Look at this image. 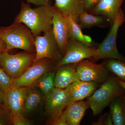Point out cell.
Returning a JSON list of instances; mask_svg holds the SVG:
<instances>
[{"label":"cell","instance_id":"1","mask_svg":"<svg viewBox=\"0 0 125 125\" xmlns=\"http://www.w3.org/2000/svg\"><path fill=\"white\" fill-rule=\"evenodd\" d=\"M54 13V7L50 5L32 8L22 2L20 12L14 22L25 25L35 37L52 28Z\"/></svg>","mask_w":125,"mask_h":125},{"label":"cell","instance_id":"2","mask_svg":"<svg viewBox=\"0 0 125 125\" xmlns=\"http://www.w3.org/2000/svg\"><path fill=\"white\" fill-rule=\"evenodd\" d=\"M0 38L4 42L7 51L15 48L30 53L36 51L34 37L30 30L22 23L14 22L8 27H0Z\"/></svg>","mask_w":125,"mask_h":125},{"label":"cell","instance_id":"3","mask_svg":"<svg viewBox=\"0 0 125 125\" xmlns=\"http://www.w3.org/2000/svg\"><path fill=\"white\" fill-rule=\"evenodd\" d=\"M117 79L108 77L100 88L89 97L87 102L94 115L100 114L114 99L125 93V90L117 82Z\"/></svg>","mask_w":125,"mask_h":125},{"label":"cell","instance_id":"4","mask_svg":"<svg viewBox=\"0 0 125 125\" xmlns=\"http://www.w3.org/2000/svg\"><path fill=\"white\" fill-rule=\"evenodd\" d=\"M125 21L123 10L121 9L118 16L114 21L107 36L96 49L95 55L92 57L94 61L102 59H116L125 61V57L121 55L116 46V40L118 29Z\"/></svg>","mask_w":125,"mask_h":125},{"label":"cell","instance_id":"5","mask_svg":"<svg viewBox=\"0 0 125 125\" xmlns=\"http://www.w3.org/2000/svg\"><path fill=\"white\" fill-rule=\"evenodd\" d=\"M36 54L33 53L9 54L5 50L0 52V67L13 79L21 76L33 63Z\"/></svg>","mask_w":125,"mask_h":125},{"label":"cell","instance_id":"6","mask_svg":"<svg viewBox=\"0 0 125 125\" xmlns=\"http://www.w3.org/2000/svg\"><path fill=\"white\" fill-rule=\"evenodd\" d=\"M34 46L36 53L33 63L43 58L59 61L62 58V54L54 38L52 28L44 33L43 36L34 37Z\"/></svg>","mask_w":125,"mask_h":125},{"label":"cell","instance_id":"7","mask_svg":"<svg viewBox=\"0 0 125 125\" xmlns=\"http://www.w3.org/2000/svg\"><path fill=\"white\" fill-rule=\"evenodd\" d=\"M79 80L85 82L104 83L108 78V70L104 63L96 64L88 59L75 64Z\"/></svg>","mask_w":125,"mask_h":125},{"label":"cell","instance_id":"8","mask_svg":"<svg viewBox=\"0 0 125 125\" xmlns=\"http://www.w3.org/2000/svg\"><path fill=\"white\" fill-rule=\"evenodd\" d=\"M96 48L88 46L75 39L70 38L64 56L58 62V67L69 64H76L95 55Z\"/></svg>","mask_w":125,"mask_h":125},{"label":"cell","instance_id":"9","mask_svg":"<svg viewBox=\"0 0 125 125\" xmlns=\"http://www.w3.org/2000/svg\"><path fill=\"white\" fill-rule=\"evenodd\" d=\"M50 60L43 58L33 62L28 67L22 74L13 79V85L18 87H27L33 84L51 69Z\"/></svg>","mask_w":125,"mask_h":125},{"label":"cell","instance_id":"10","mask_svg":"<svg viewBox=\"0 0 125 125\" xmlns=\"http://www.w3.org/2000/svg\"><path fill=\"white\" fill-rule=\"evenodd\" d=\"M27 87L12 85L3 91L4 104L12 115L23 114L24 112V102L27 92Z\"/></svg>","mask_w":125,"mask_h":125},{"label":"cell","instance_id":"11","mask_svg":"<svg viewBox=\"0 0 125 125\" xmlns=\"http://www.w3.org/2000/svg\"><path fill=\"white\" fill-rule=\"evenodd\" d=\"M54 7L52 33L60 51L64 55L70 38L68 22L66 16Z\"/></svg>","mask_w":125,"mask_h":125},{"label":"cell","instance_id":"12","mask_svg":"<svg viewBox=\"0 0 125 125\" xmlns=\"http://www.w3.org/2000/svg\"><path fill=\"white\" fill-rule=\"evenodd\" d=\"M97 83L78 81L66 88L67 105L81 101L91 96L96 90Z\"/></svg>","mask_w":125,"mask_h":125},{"label":"cell","instance_id":"13","mask_svg":"<svg viewBox=\"0 0 125 125\" xmlns=\"http://www.w3.org/2000/svg\"><path fill=\"white\" fill-rule=\"evenodd\" d=\"M46 98L45 109L51 121L60 117L67 105L65 90L55 87Z\"/></svg>","mask_w":125,"mask_h":125},{"label":"cell","instance_id":"14","mask_svg":"<svg viewBox=\"0 0 125 125\" xmlns=\"http://www.w3.org/2000/svg\"><path fill=\"white\" fill-rule=\"evenodd\" d=\"M124 0H99L90 13L104 16L112 25L118 16Z\"/></svg>","mask_w":125,"mask_h":125},{"label":"cell","instance_id":"15","mask_svg":"<svg viewBox=\"0 0 125 125\" xmlns=\"http://www.w3.org/2000/svg\"><path fill=\"white\" fill-rule=\"evenodd\" d=\"M89 107L87 101H79L67 105L62 116L67 121L68 125H79L85 112Z\"/></svg>","mask_w":125,"mask_h":125},{"label":"cell","instance_id":"16","mask_svg":"<svg viewBox=\"0 0 125 125\" xmlns=\"http://www.w3.org/2000/svg\"><path fill=\"white\" fill-rule=\"evenodd\" d=\"M70 64L63 65L58 67L54 79L55 88H65L74 82L79 81L76 75L75 64L73 65Z\"/></svg>","mask_w":125,"mask_h":125},{"label":"cell","instance_id":"17","mask_svg":"<svg viewBox=\"0 0 125 125\" xmlns=\"http://www.w3.org/2000/svg\"><path fill=\"white\" fill-rule=\"evenodd\" d=\"M54 7L65 16H70L77 23L79 16L84 11L83 0H54Z\"/></svg>","mask_w":125,"mask_h":125},{"label":"cell","instance_id":"18","mask_svg":"<svg viewBox=\"0 0 125 125\" xmlns=\"http://www.w3.org/2000/svg\"><path fill=\"white\" fill-rule=\"evenodd\" d=\"M123 94L115 98L109 105L113 125H125V96Z\"/></svg>","mask_w":125,"mask_h":125},{"label":"cell","instance_id":"19","mask_svg":"<svg viewBox=\"0 0 125 125\" xmlns=\"http://www.w3.org/2000/svg\"><path fill=\"white\" fill-rule=\"evenodd\" d=\"M66 17L68 22L70 38L79 41L88 46L92 47V38L83 34L79 25L71 16Z\"/></svg>","mask_w":125,"mask_h":125},{"label":"cell","instance_id":"20","mask_svg":"<svg viewBox=\"0 0 125 125\" xmlns=\"http://www.w3.org/2000/svg\"><path fill=\"white\" fill-rule=\"evenodd\" d=\"M106 22L107 21L104 16L94 15L84 11L79 16L78 23L82 29H84L94 26L103 27Z\"/></svg>","mask_w":125,"mask_h":125},{"label":"cell","instance_id":"21","mask_svg":"<svg viewBox=\"0 0 125 125\" xmlns=\"http://www.w3.org/2000/svg\"><path fill=\"white\" fill-rule=\"evenodd\" d=\"M55 72H47L40 77L33 84L46 97L52 92L55 88L54 86Z\"/></svg>","mask_w":125,"mask_h":125},{"label":"cell","instance_id":"22","mask_svg":"<svg viewBox=\"0 0 125 125\" xmlns=\"http://www.w3.org/2000/svg\"><path fill=\"white\" fill-rule=\"evenodd\" d=\"M42 97L40 92L36 88L28 89L24 102V112H29L35 109L40 103Z\"/></svg>","mask_w":125,"mask_h":125},{"label":"cell","instance_id":"23","mask_svg":"<svg viewBox=\"0 0 125 125\" xmlns=\"http://www.w3.org/2000/svg\"><path fill=\"white\" fill-rule=\"evenodd\" d=\"M105 64V67L120 80L125 82V61L110 59Z\"/></svg>","mask_w":125,"mask_h":125},{"label":"cell","instance_id":"24","mask_svg":"<svg viewBox=\"0 0 125 125\" xmlns=\"http://www.w3.org/2000/svg\"><path fill=\"white\" fill-rule=\"evenodd\" d=\"M13 79L8 75L0 67V89L4 91L13 85Z\"/></svg>","mask_w":125,"mask_h":125},{"label":"cell","instance_id":"25","mask_svg":"<svg viewBox=\"0 0 125 125\" xmlns=\"http://www.w3.org/2000/svg\"><path fill=\"white\" fill-rule=\"evenodd\" d=\"M12 114L4 104H0V125H8L11 122Z\"/></svg>","mask_w":125,"mask_h":125},{"label":"cell","instance_id":"26","mask_svg":"<svg viewBox=\"0 0 125 125\" xmlns=\"http://www.w3.org/2000/svg\"><path fill=\"white\" fill-rule=\"evenodd\" d=\"M11 123L15 125H29L31 122L25 118L23 114L12 115Z\"/></svg>","mask_w":125,"mask_h":125},{"label":"cell","instance_id":"27","mask_svg":"<svg viewBox=\"0 0 125 125\" xmlns=\"http://www.w3.org/2000/svg\"><path fill=\"white\" fill-rule=\"evenodd\" d=\"M99 0H83L84 11H90L96 6Z\"/></svg>","mask_w":125,"mask_h":125},{"label":"cell","instance_id":"28","mask_svg":"<svg viewBox=\"0 0 125 125\" xmlns=\"http://www.w3.org/2000/svg\"><path fill=\"white\" fill-rule=\"evenodd\" d=\"M95 125H113L111 113H107L102 118H100L98 122L95 123Z\"/></svg>","mask_w":125,"mask_h":125},{"label":"cell","instance_id":"29","mask_svg":"<svg viewBox=\"0 0 125 125\" xmlns=\"http://www.w3.org/2000/svg\"><path fill=\"white\" fill-rule=\"evenodd\" d=\"M28 3L33 4L36 5L47 6L49 4V0H26Z\"/></svg>","mask_w":125,"mask_h":125},{"label":"cell","instance_id":"30","mask_svg":"<svg viewBox=\"0 0 125 125\" xmlns=\"http://www.w3.org/2000/svg\"><path fill=\"white\" fill-rule=\"evenodd\" d=\"M51 125H68L67 121L63 117H60L51 121Z\"/></svg>","mask_w":125,"mask_h":125},{"label":"cell","instance_id":"31","mask_svg":"<svg viewBox=\"0 0 125 125\" xmlns=\"http://www.w3.org/2000/svg\"><path fill=\"white\" fill-rule=\"evenodd\" d=\"M4 104V94L3 91L0 89V104Z\"/></svg>","mask_w":125,"mask_h":125},{"label":"cell","instance_id":"32","mask_svg":"<svg viewBox=\"0 0 125 125\" xmlns=\"http://www.w3.org/2000/svg\"><path fill=\"white\" fill-rule=\"evenodd\" d=\"M117 82L119 83V84H120L122 86L124 89L125 90V81H122L120 80V79H117Z\"/></svg>","mask_w":125,"mask_h":125},{"label":"cell","instance_id":"33","mask_svg":"<svg viewBox=\"0 0 125 125\" xmlns=\"http://www.w3.org/2000/svg\"><path fill=\"white\" fill-rule=\"evenodd\" d=\"M0 47H4L6 48V46L4 42L0 38Z\"/></svg>","mask_w":125,"mask_h":125},{"label":"cell","instance_id":"34","mask_svg":"<svg viewBox=\"0 0 125 125\" xmlns=\"http://www.w3.org/2000/svg\"><path fill=\"white\" fill-rule=\"evenodd\" d=\"M4 50H5V47H0V52Z\"/></svg>","mask_w":125,"mask_h":125}]
</instances>
